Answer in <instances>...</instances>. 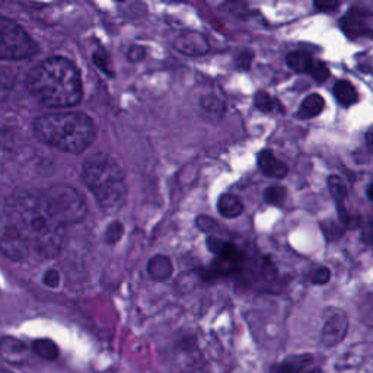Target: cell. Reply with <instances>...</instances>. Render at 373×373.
Instances as JSON below:
<instances>
[{
	"mask_svg": "<svg viewBox=\"0 0 373 373\" xmlns=\"http://www.w3.org/2000/svg\"><path fill=\"white\" fill-rule=\"evenodd\" d=\"M8 219L29 250L44 258H53L63 250L65 226L60 225L45 207L40 193L15 194L8 207Z\"/></svg>",
	"mask_w": 373,
	"mask_h": 373,
	"instance_id": "obj_1",
	"label": "cell"
},
{
	"mask_svg": "<svg viewBox=\"0 0 373 373\" xmlns=\"http://www.w3.org/2000/svg\"><path fill=\"white\" fill-rule=\"evenodd\" d=\"M28 89L42 105L73 106L82 100V81L77 68L63 57H51L33 69Z\"/></svg>",
	"mask_w": 373,
	"mask_h": 373,
	"instance_id": "obj_2",
	"label": "cell"
},
{
	"mask_svg": "<svg viewBox=\"0 0 373 373\" xmlns=\"http://www.w3.org/2000/svg\"><path fill=\"white\" fill-rule=\"evenodd\" d=\"M34 133L42 143L66 153H82L97 137L95 124L84 113L41 116L34 121Z\"/></svg>",
	"mask_w": 373,
	"mask_h": 373,
	"instance_id": "obj_3",
	"label": "cell"
},
{
	"mask_svg": "<svg viewBox=\"0 0 373 373\" xmlns=\"http://www.w3.org/2000/svg\"><path fill=\"white\" fill-rule=\"evenodd\" d=\"M82 178L104 209L118 207L127 196V184L120 164L105 152L92 154L86 159Z\"/></svg>",
	"mask_w": 373,
	"mask_h": 373,
	"instance_id": "obj_4",
	"label": "cell"
},
{
	"mask_svg": "<svg viewBox=\"0 0 373 373\" xmlns=\"http://www.w3.org/2000/svg\"><path fill=\"white\" fill-rule=\"evenodd\" d=\"M45 207L53 214L54 219L66 228V225H74L82 222L88 206L81 193L69 185H51L40 193Z\"/></svg>",
	"mask_w": 373,
	"mask_h": 373,
	"instance_id": "obj_5",
	"label": "cell"
},
{
	"mask_svg": "<svg viewBox=\"0 0 373 373\" xmlns=\"http://www.w3.org/2000/svg\"><path fill=\"white\" fill-rule=\"evenodd\" d=\"M37 51V42L22 26L0 17V60H24Z\"/></svg>",
	"mask_w": 373,
	"mask_h": 373,
	"instance_id": "obj_6",
	"label": "cell"
},
{
	"mask_svg": "<svg viewBox=\"0 0 373 373\" xmlns=\"http://www.w3.org/2000/svg\"><path fill=\"white\" fill-rule=\"evenodd\" d=\"M349 317L343 309L330 308L325 314V321L321 331V343L325 347H335L343 341L349 333Z\"/></svg>",
	"mask_w": 373,
	"mask_h": 373,
	"instance_id": "obj_7",
	"label": "cell"
},
{
	"mask_svg": "<svg viewBox=\"0 0 373 373\" xmlns=\"http://www.w3.org/2000/svg\"><path fill=\"white\" fill-rule=\"evenodd\" d=\"M341 28L350 38L369 37L372 34V13L362 8H353L341 19Z\"/></svg>",
	"mask_w": 373,
	"mask_h": 373,
	"instance_id": "obj_8",
	"label": "cell"
},
{
	"mask_svg": "<svg viewBox=\"0 0 373 373\" xmlns=\"http://www.w3.org/2000/svg\"><path fill=\"white\" fill-rule=\"evenodd\" d=\"M0 250L12 260H22L29 253V248L26 246L17 229L12 226L9 219L5 226L0 228Z\"/></svg>",
	"mask_w": 373,
	"mask_h": 373,
	"instance_id": "obj_9",
	"label": "cell"
},
{
	"mask_svg": "<svg viewBox=\"0 0 373 373\" xmlns=\"http://www.w3.org/2000/svg\"><path fill=\"white\" fill-rule=\"evenodd\" d=\"M175 49L185 56L197 57L206 54L210 45L203 34L189 31V33H182L175 38Z\"/></svg>",
	"mask_w": 373,
	"mask_h": 373,
	"instance_id": "obj_10",
	"label": "cell"
},
{
	"mask_svg": "<svg viewBox=\"0 0 373 373\" xmlns=\"http://www.w3.org/2000/svg\"><path fill=\"white\" fill-rule=\"evenodd\" d=\"M26 354L28 346L24 341L13 337H5L0 340V356H2V359L8 363L21 365L25 362Z\"/></svg>",
	"mask_w": 373,
	"mask_h": 373,
	"instance_id": "obj_11",
	"label": "cell"
},
{
	"mask_svg": "<svg viewBox=\"0 0 373 373\" xmlns=\"http://www.w3.org/2000/svg\"><path fill=\"white\" fill-rule=\"evenodd\" d=\"M258 166L261 173L271 178H285L289 173V168L285 162L277 159L271 150L264 149L258 154Z\"/></svg>",
	"mask_w": 373,
	"mask_h": 373,
	"instance_id": "obj_12",
	"label": "cell"
},
{
	"mask_svg": "<svg viewBox=\"0 0 373 373\" xmlns=\"http://www.w3.org/2000/svg\"><path fill=\"white\" fill-rule=\"evenodd\" d=\"M314 363L312 354H294L274 366V373H303Z\"/></svg>",
	"mask_w": 373,
	"mask_h": 373,
	"instance_id": "obj_13",
	"label": "cell"
},
{
	"mask_svg": "<svg viewBox=\"0 0 373 373\" xmlns=\"http://www.w3.org/2000/svg\"><path fill=\"white\" fill-rule=\"evenodd\" d=\"M174 273L173 262L166 255H154L148 262V274L154 282H165Z\"/></svg>",
	"mask_w": 373,
	"mask_h": 373,
	"instance_id": "obj_14",
	"label": "cell"
},
{
	"mask_svg": "<svg viewBox=\"0 0 373 373\" xmlns=\"http://www.w3.org/2000/svg\"><path fill=\"white\" fill-rule=\"evenodd\" d=\"M217 210L226 219H235V217L242 214L244 205L233 194H222L219 200H217Z\"/></svg>",
	"mask_w": 373,
	"mask_h": 373,
	"instance_id": "obj_15",
	"label": "cell"
},
{
	"mask_svg": "<svg viewBox=\"0 0 373 373\" xmlns=\"http://www.w3.org/2000/svg\"><path fill=\"white\" fill-rule=\"evenodd\" d=\"M325 108V101L318 93H312L303 100L298 110V117L299 118H312L319 116Z\"/></svg>",
	"mask_w": 373,
	"mask_h": 373,
	"instance_id": "obj_16",
	"label": "cell"
},
{
	"mask_svg": "<svg viewBox=\"0 0 373 373\" xmlns=\"http://www.w3.org/2000/svg\"><path fill=\"white\" fill-rule=\"evenodd\" d=\"M334 97L335 100L344 106L354 105L359 101V93L349 81H340L334 85Z\"/></svg>",
	"mask_w": 373,
	"mask_h": 373,
	"instance_id": "obj_17",
	"label": "cell"
},
{
	"mask_svg": "<svg viewBox=\"0 0 373 373\" xmlns=\"http://www.w3.org/2000/svg\"><path fill=\"white\" fill-rule=\"evenodd\" d=\"M31 349H33V351L37 356H40L41 359H45V360H56V359H58V356H60L58 346L54 343L53 340H49V338L35 340Z\"/></svg>",
	"mask_w": 373,
	"mask_h": 373,
	"instance_id": "obj_18",
	"label": "cell"
},
{
	"mask_svg": "<svg viewBox=\"0 0 373 373\" xmlns=\"http://www.w3.org/2000/svg\"><path fill=\"white\" fill-rule=\"evenodd\" d=\"M286 61H287V65L292 70L298 72V73H308L310 63H312V58H310L306 53L293 51L287 56Z\"/></svg>",
	"mask_w": 373,
	"mask_h": 373,
	"instance_id": "obj_19",
	"label": "cell"
},
{
	"mask_svg": "<svg viewBox=\"0 0 373 373\" xmlns=\"http://www.w3.org/2000/svg\"><path fill=\"white\" fill-rule=\"evenodd\" d=\"M328 186H330V191H331L333 197L337 201V206L338 207H343L344 206L343 205L344 200L347 198V194H349L344 181L341 180L340 177H337V175H331L328 178Z\"/></svg>",
	"mask_w": 373,
	"mask_h": 373,
	"instance_id": "obj_20",
	"label": "cell"
},
{
	"mask_svg": "<svg viewBox=\"0 0 373 373\" xmlns=\"http://www.w3.org/2000/svg\"><path fill=\"white\" fill-rule=\"evenodd\" d=\"M264 200L266 203L273 205V206H280L285 203V200L287 197V190L282 185H271L269 189L264 191Z\"/></svg>",
	"mask_w": 373,
	"mask_h": 373,
	"instance_id": "obj_21",
	"label": "cell"
},
{
	"mask_svg": "<svg viewBox=\"0 0 373 373\" xmlns=\"http://www.w3.org/2000/svg\"><path fill=\"white\" fill-rule=\"evenodd\" d=\"M308 73L312 76L317 82L322 84L324 81L328 79L330 69L325 63H322L321 60H312V63H310V68H309Z\"/></svg>",
	"mask_w": 373,
	"mask_h": 373,
	"instance_id": "obj_22",
	"label": "cell"
},
{
	"mask_svg": "<svg viewBox=\"0 0 373 373\" xmlns=\"http://www.w3.org/2000/svg\"><path fill=\"white\" fill-rule=\"evenodd\" d=\"M254 104L261 113H271L276 108V101L267 92H258L254 98Z\"/></svg>",
	"mask_w": 373,
	"mask_h": 373,
	"instance_id": "obj_23",
	"label": "cell"
},
{
	"mask_svg": "<svg viewBox=\"0 0 373 373\" xmlns=\"http://www.w3.org/2000/svg\"><path fill=\"white\" fill-rule=\"evenodd\" d=\"M124 235V226L121 222L116 221L113 223H110V226L106 228L105 230V241L106 244H110V245H114L117 244Z\"/></svg>",
	"mask_w": 373,
	"mask_h": 373,
	"instance_id": "obj_24",
	"label": "cell"
},
{
	"mask_svg": "<svg viewBox=\"0 0 373 373\" xmlns=\"http://www.w3.org/2000/svg\"><path fill=\"white\" fill-rule=\"evenodd\" d=\"M92 60H93V63H95L104 73L113 76V72H111L113 69H111V65H110V58H108L105 51H102V50L95 51L92 56Z\"/></svg>",
	"mask_w": 373,
	"mask_h": 373,
	"instance_id": "obj_25",
	"label": "cell"
},
{
	"mask_svg": "<svg viewBox=\"0 0 373 373\" xmlns=\"http://www.w3.org/2000/svg\"><path fill=\"white\" fill-rule=\"evenodd\" d=\"M196 225H197V228L200 230H203L206 233H213L216 229H219V226H217L216 221H213L212 217H207V216H200V217H197Z\"/></svg>",
	"mask_w": 373,
	"mask_h": 373,
	"instance_id": "obj_26",
	"label": "cell"
},
{
	"mask_svg": "<svg viewBox=\"0 0 373 373\" xmlns=\"http://www.w3.org/2000/svg\"><path fill=\"white\" fill-rule=\"evenodd\" d=\"M330 278H331V273H330V270L326 269V267H321V269H318V270L314 273V276H312V283H314V285H318V286H321V285H326V283L330 282Z\"/></svg>",
	"mask_w": 373,
	"mask_h": 373,
	"instance_id": "obj_27",
	"label": "cell"
},
{
	"mask_svg": "<svg viewBox=\"0 0 373 373\" xmlns=\"http://www.w3.org/2000/svg\"><path fill=\"white\" fill-rule=\"evenodd\" d=\"M42 282L45 286L56 289L60 285V276L56 270H49V271H45V274L42 277Z\"/></svg>",
	"mask_w": 373,
	"mask_h": 373,
	"instance_id": "obj_28",
	"label": "cell"
},
{
	"mask_svg": "<svg viewBox=\"0 0 373 373\" xmlns=\"http://www.w3.org/2000/svg\"><path fill=\"white\" fill-rule=\"evenodd\" d=\"M203 108H205V110H207L209 113L214 114V113L223 111V104L221 101H217L213 97H209V98L203 100Z\"/></svg>",
	"mask_w": 373,
	"mask_h": 373,
	"instance_id": "obj_29",
	"label": "cell"
},
{
	"mask_svg": "<svg viewBox=\"0 0 373 373\" xmlns=\"http://www.w3.org/2000/svg\"><path fill=\"white\" fill-rule=\"evenodd\" d=\"M145 57H146V49L142 45H133L132 49L129 50V53H127V58L130 61H134V63H136V61L143 60Z\"/></svg>",
	"mask_w": 373,
	"mask_h": 373,
	"instance_id": "obj_30",
	"label": "cell"
},
{
	"mask_svg": "<svg viewBox=\"0 0 373 373\" xmlns=\"http://www.w3.org/2000/svg\"><path fill=\"white\" fill-rule=\"evenodd\" d=\"M314 6L319 10H333L340 6L338 2H315Z\"/></svg>",
	"mask_w": 373,
	"mask_h": 373,
	"instance_id": "obj_31",
	"label": "cell"
},
{
	"mask_svg": "<svg viewBox=\"0 0 373 373\" xmlns=\"http://www.w3.org/2000/svg\"><path fill=\"white\" fill-rule=\"evenodd\" d=\"M303 373H322V370L319 367H310V369H306Z\"/></svg>",
	"mask_w": 373,
	"mask_h": 373,
	"instance_id": "obj_32",
	"label": "cell"
},
{
	"mask_svg": "<svg viewBox=\"0 0 373 373\" xmlns=\"http://www.w3.org/2000/svg\"><path fill=\"white\" fill-rule=\"evenodd\" d=\"M372 189H373V186H372V184H369V185H367V189H366L367 200H372V198H373V197H372Z\"/></svg>",
	"mask_w": 373,
	"mask_h": 373,
	"instance_id": "obj_33",
	"label": "cell"
},
{
	"mask_svg": "<svg viewBox=\"0 0 373 373\" xmlns=\"http://www.w3.org/2000/svg\"><path fill=\"white\" fill-rule=\"evenodd\" d=\"M0 373H13V372L9 370V369H6V367H0Z\"/></svg>",
	"mask_w": 373,
	"mask_h": 373,
	"instance_id": "obj_34",
	"label": "cell"
}]
</instances>
